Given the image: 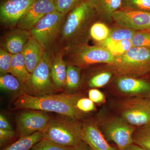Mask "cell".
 <instances>
[{
    "instance_id": "obj_40",
    "label": "cell",
    "mask_w": 150,
    "mask_h": 150,
    "mask_svg": "<svg viewBox=\"0 0 150 150\" xmlns=\"http://www.w3.org/2000/svg\"><path fill=\"white\" fill-rule=\"evenodd\" d=\"M149 100L150 102V99H149Z\"/></svg>"
},
{
    "instance_id": "obj_17",
    "label": "cell",
    "mask_w": 150,
    "mask_h": 150,
    "mask_svg": "<svg viewBox=\"0 0 150 150\" xmlns=\"http://www.w3.org/2000/svg\"><path fill=\"white\" fill-rule=\"evenodd\" d=\"M117 86L120 91L127 94H150V82L143 79L128 76H121L117 80Z\"/></svg>"
},
{
    "instance_id": "obj_7",
    "label": "cell",
    "mask_w": 150,
    "mask_h": 150,
    "mask_svg": "<svg viewBox=\"0 0 150 150\" xmlns=\"http://www.w3.org/2000/svg\"><path fill=\"white\" fill-rule=\"evenodd\" d=\"M51 53L45 51L41 61L18 93L40 96L53 94L58 89L52 81L51 74Z\"/></svg>"
},
{
    "instance_id": "obj_28",
    "label": "cell",
    "mask_w": 150,
    "mask_h": 150,
    "mask_svg": "<svg viewBox=\"0 0 150 150\" xmlns=\"http://www.w3.org/2000/svg\"><path fill=\"white\" fill-rule=\"evenodd\" d=\"M121 8L150 12V0H122Z\"/></svg>"
},
{
    "instance_id": "obj_27",
    "label": "cell",
    "mask_w": 150,
    "mask_h": 150,
    "mask_svg": "<svg viewBox=\"0 0 150 150\" xmlns=\"http://www.w3.org/2000/svg\"><path fill=\"white\" fill-rule=\"evenodd\" d=\"M135 31L125 28L120 27L110 29V32L107 38L113 41L131 40Z\"/></svg>"
},
{
    "instance_id": "obj_23",
    "label": "cell",
    "mask_w": 150,
    "mask_h": 150,
    "mask_svg": "<svg viewBox=\"0 0 150 150\" xmlns=\"http://www.w3.org/2000/svg\"><path fill=\"white\" fill-rule=\"evenodd\" d=\"M67 63V74L65 88L69 91H74L80 86L81 69Z\"/></svg>"
},
{
    "instance_id": "obj_38",
    "label": "cell",
    "mask_w": 150,
    "mask_h": 150,
    "mask_svg": "<svg viewBox=\"0 0 150 150\" xmlns=\"http://www.w3.org/2000/svg\"><path fill=\"white\" fill-rule=\"evenodd\" d=\"M74 150H92L87 144L82 141L78 145L74 148Z\"/></svg>"
},
{
    "instance_id": "obj_35",
    "label": "cell",
    "mask_w": 150,
    "mask_h": 150,
    "mask_svg": "<svg viewBox=\"0 0 150 150\" xmlns=\"http://www.w3.org/2000/svg\"><path fill=\"white\" fill-rule=\"evenodd\" d=\"M89 98L96 103H102L105 100L104 94L98 89L92 88L88 91Z\"/></svg>"
},
{
    "instance_id": "obj_3",
    "label": "cell",
    "mask_w": 150,
    "mask_h": 150,
    "mask_svg": "<svg viewBox=\"0 0 150 150\" xmlns=\"http://www.w3.org/2000/svg\"><path fill=\"white\" fill-rule=\"evenodd\" d=\"M76 120L65 116L50 118L42 131L43 138L56 144L74 148L82 141V125Z\"/></svg>"
},
{
    "instance_id": "obj_9",
    "label": "cell",
    "mask_w": 150,
    "mask_h": 150,
    "mask_svg": "<svg viewBox=\"0 0 150 150\" xmlns=\"http://www.w3.org/2000/svg\"><path fill=\"white\" fill-rule=\"evenodd\" d=\"M27 110L21 112L17 117V126L20 137L43 131L50 119L45 111Z\"/></svg>"
},
{
    "instance_id": "obj_2",
    "label": "cell",
    "mask_w": 150,
    "mask_h": 150,
    "mask_svg": "<svg viewBox=\"0 0 150 150\" xmlns=\"http://www.w3.org/2000/svg\"><path fill=\"white\" fill-rule=\"evenodd\" d=\"M80 98L77 95L70 93L53 94L40 96L23 93L20 95L14 103V109L55 112L77 120L83 116L81 111L76 106Z\"/></svg>"
},
{
    "instance_id": "obj_19",
    "label": "cell",
    "mask_w": 150,
    "mask_h": 150,
    "mask_svg": "<svg viewBox=\"0 0 150 150\" xmlns=\"http://www.w3.org/2000/svg\"><path fill=\"white\" fill-rule=\"evenodd\" d=\"M45 51L32 37L25 46L21 53L25 60L28 71L30 74L40 63Z\"/></svg>"
},
{
    "instance_id": "obj_15",
    "label": "cell",
    "mask_w": 150,
    "mask_h": 150,
    "mask_svg": "<svg viewBox=\"0 0 150 150\" xmlns=\"http://www.w3.org/2000/svg\"><path fill=\"white\" fill-rule=\"evenodd\" d=\"M81 139L92 150H116L108 143L96 123L93 121L82 125Z\"/></svg>"
},
{
    "instance_id": "obj_34",
    "label": "cell",
    "mask_w": 150,
    "mask_h": 150,
    "mask_svg": "<svg viewBox=\"0 0 150 150\" xmlns=\"http://www.w3.org/2000/svg\"><path fill=\"white\" fill-rule=\"evenodd\" d=\"M76 106L79 110L83 112H90L95 109L94 102L89 98H80Z\"/></svg>"
},
{
    "instance_id": "obj_5",
    "label": "cell",
    "mask_w": 150,
    "mask_h": 150,
    "mask_svg": "<svg viewBox=\"0 0 150 150\" xmlns=\"http://www.w3.org/2000/svg\"><path fill=\"white\" fill-rule=\"evenodd\" d=\"M113 64L107 65L115 74L142 76L150 72V48L132 47L122 55L115 56Z\"/></svg>"
},
{
    "instance_id": "obj_32",
    "label": "cell",
    "mask_w": 150,
    "mask_h": 150,
    "mask_svg": "<svg viewBox=\"0 0 150 150\" xmlns=\"http://www.w3.org/2000/svg\"><path fill=\"white\" fill-rule=\"evenodd\" d=\"M74 148L60 146L43 138L30 150H74Z\"/></svg>"
},
{
    "instance_id": "obj_25",
    "label": "cell",
    "mask_w": 150,
    "mask_h": 150,
    "mask_svg": "<svg viewBox=\"0 0 150 150\" xmlns=\"http://www.w3.org/2000/svg\"><path fill=\"white\" fill-rule=\"evenodd\" d=\"M134 143L148 150H150V124L145 125L133 136Z\"/></svg>"
},
{
    "instance_id": "obj_1",
    "label": "cell",
    "mask_w": 150,
    "mask_h": 150,
    "mask_svg": "<svg viewBox=\"0 0 150 150\" xmlns=\"http://www.w3.org/2000/svg\"><path fill=\"white\" fill-rule=\"evenodd\" d=\"M98 18L86 0L67 15L62 25L59 49L88 43L92 25Z\"/></svg>"
},
{
    "instance_id": "obj_10",
    "label": "cell",
    "mask_w": 150,
    "mask_h": 150,
    "mask_svg": "<svg viewBox=\"0 0 150 150\" xmlns=\"http://www.w3.org/2000/svg\"><path fill=\"white\" fill-rule=\"evenodd\" d=\"M112 21L118 26L135 31L150 30V12L120 9L113 14Z\"/></svg>"
},
{
    "instance_id": "obj_13",
    "label": "cell",
    "mask_w": 150,
    "mask_h": 150,
    "mask_svg": "<svg viewBox=\"0 0 150 150\" xmlns=\"http://www.w3.org/2000/svg\"><path fill=\"white\" fill-rule=\"evenodd\" d=\"M55 10L54 0H36L22 17L17 27L30 31L46 15Z\"/></svg>"
},
{
    "instance_id": "obj_14",
    "label": "cell",
    "mask_w": 150,
    "mask_h": 150,
    "mask_svg": "<svg viewBox=\"0 0 150 150\" xmlns=\"http://www.w3.org/2000/svg\"><path fill=\"white\" fill-rule=\"evenodd\" d=\"M31 37L29 30L12 28L2 38L1 48L12 55L21 53Z\"/></svg>"
},
{
    "instance_id": "obj_11",
    "label": "cell",
    "mask_w": 150,
    "mask_h": 150,
    "mask_svg": "<svg viewBox=\"0 0 150 150\" xmlns=\"http://www.w3.org/2000/svg\"><path fill=\"white\" fill-rule=\"evenodd\" d=\"M36 0H1L0 21L5 27L17 26L20 20Z\"/></svg>"
},
{
    "instance_id": "obj_36",
    "label": "cell",
    "mask_w": 150,
    "mask_h": 150,
    "mask_svg": "<svg viewBox=\"0 0 150 150\" xmlns=\"http://www.w3.org/2000/svg\"><path fill=\"white\" fill-rule=\"evenodd\" d=\"M15 132L13 130L0 129V144H4L6 142L10 140L14 136Z\"/></svg>"
},
{
    "instance_id": "obj_37",
    "label": "cell",
    "mask_w": 150,
    "mask_h": 150,
    "mask_svg": "<svg viewBox=\"0 0 150 150\" xmlns=\"http://www.w3.org/2000/svg\"><path fill=\"white\" fill-rule=\"evenodd\" d=\"M0 129L12 130L11 126L6 118L1 114L0 115Z\"/></svg>"
},
{
    "instance_id": "obj_30",
    "label": "cell",
    "mask_w": 150,
    "mask_h": 150,
    "mask_svg": "<svg viewBox=\"0 0 150 150\" xmlns=\"http://www.w3.org/2000/svg\"><path fill=\"white\" fill-rule=\"evenodd\" d=\"M131 41L133 47L150 48V30L135 31Z\"/></svg>"
},
{
    "instance_id": "obj_31",
    "label": "cell",
    "mask_w": 150,
    "mask_h": 150,
    "mask_svg": "<svg viewBox=\"0 0 150 150\" xmlns=\"http://www.w3.org/2000/svg\"><path fill=\"white\" fill-rule=\"evenodd\" d=\"M111 77L112 74L110 72L98 73L90 79L88 82L89 86L92 88L102 87L109 82Z\"/></svg>"
},
{
    "instance_id": "obj_16",
    "label": "cell",
    "mask_w": 150,
    "mask_h": 150,
    "mask_svg": "<svg viewBox=\"0 0 150 150\" xmlns=\"http://www.w3.org/2000/svg\"><path fill=\"white\" fill-rule=\"evenodd\" d=\"M51 53V74L54 85L58 89L65 87L67 63L64 58V50L59 49Z\"/></svg>"
},
{
    "instance_id": "obj_12",
    "label": "cell",
    "mask_w": 150,
    "mask_h": 150,
    "mask_svg": "<svg viewBox=\"0 0 150 150\" xmlns=\"http://www.w3.org/2000/svg\"><path fill=\"white\" fill-rule=\"evenodd\" d=\"M122 118L132 126H144L150 124L149 100L132 99L123 105Z\"/></svg>"
},
{
    "instance_id": "obj_22",
    "label": "cell",
    "mask_w": 150,
    "mask_h": 150,
    "mask_svg": "<svg viewBox=\"0 0 150 150\" xmlns=\"http://www.w3.org/2000/svg\"><path fill=\"white\" fill-rule=\"evenodd\" d=\"M43 139L42 131H38L29 136L21 137L16 142L2 150H30Z\"/></svg>"
},
{
    "instance_id": "obj_39",
    "label": "cell",
    "mask_w": 150,
    "mask_h": 150,
    "mask_svg": "<svg viewBox=\"0 0 150 150\" xmlns=\"http://www.w3.org/2000/svg\"><path fill=\"white\" fill-rule=\"evenodd\" d=\"M124 150H148L144 149V148L140 146L137 144L134 145V144L130 145V146H128Z\"/></svg>"
},
{
    "instance_id": "obj_26",
    "label": "cell",
    "mask_w": 150,
    "mask_h": 150,
    "mask_svg": "<svg viewBox=\"0 0 150 150\" xmlns=\"http://www.w3.org/2000/svg\"><path fill=\"white\" fill-rule=\"evenodd\" d=\"M22 86L17 78L11 74H6L0 77L1 89L9 92H18Z\"/></svg>"
},
{
    "instance_id": "obj_29",
    "label": "cell",
    "mask_w": 150,
    "mask_h": 150,
    "mask_svg": "<svg viewBox=\"0 0 150 150\" xmlns=\"http://www.w3.org/2000/svg\"><path fill=\"white\" fill-rule=\"evenodd\" d=\"M85 0H54L55 9L61 13L68 14Z\"/></svg>"
},
{
    "instance_id": "obj_6",
    "label": "cell",
    "mask_w": 150,
    "mask_h": 150,
    "mask_svg": "<svg viewBox=\"0 0 150 150\" xmlns=\"http://www.w3.org/2000/svg\"><path fill=\"white\" fill-rule=\"evenodd\" d=\"M63 50L65 61L81 69L97 64H112L115 60V56L110 51L96 45L86 43Z\"/></svg>"
},
{
    "instance_id": "obj_33",
    "label": "cell",
    "mask_w": 150,
    "mask_h": 150,
    "mask_svg": "<svg viewBox=\"0 0 150 150\" xmlns=\"http://www.w3.org/2000/svg\"><path fill=\"white\" fill-rule=\"evenodd\" d=\"M12 54L0 48V73L1 76L10 73L11 62Z\"/></svg>"
},
{
    "instance_id": "obj_18",
    "label": "cell",
    "mask_w": 150,
    "mask_h": 150,
    "mask_svg": "<svg viewBox=\"0 0 150 150\" xmlns=\"http://www.w3.org/2000/svg\"><path fill=\"white\" fill-rule=\"evenodd\" d=\"M96 13L99 19L104 22L112 21L115 12L121 8L122 0H86Z\"/></svg>"
},
{
    "instance_id": "obj_8",
    "label": "cell",
    "mask_w": 150,
    "mask_h": 150,
    "mask_svg": "<svg viewBox=\"0 0 150 150\" xmlns=\"http://www.w3.org/2000/svg\"><path fill=\"white\" fill-rule=\"evenodd\" d=\"M133 126L122 118H112L105 124V134L108 139L117 145L119 150H124L134 143L135 128Z\"/></svg>"
},
{
    "instance_id": "obj_24",
    "label": "cell",
    "mask_w": 150,
    "mask_h": 150,
    "mask_svg": "<svg viewBox=\"0 0 150 150\" xmlns=\"http://www.w3.org/2000/svg\"><path fill=\"white\" fill-rule=\"evenodd\" d=\"M110 29L107 25L100 21L94 23L91 28L90 34L91 38L95 41V43L103 41L108 37Z\"/></svg>"
},
{
    "instance_id": "obj_20",
    "label": "cell",
    "mask_w": 150,
    "mask_h": 150,
    "mask_svg": "<svg viewBox=\"0 0 150 150\" xmlns=\"http://www.w3.org/2000/svg\"><path fill=\"white\" fill-rule=\"evenodd\" d=\"M10 74L18 79L22 86L29 79L31 74L28 71L25 60L22 53L12 55Z\"/></svg>"
},
{
    "instance_id": "obj_21",
    "label": "cell",
    "mask_w": 150,
    "mask_h": 150,
    "mask_svg": "<svg viewBox=\"0 0 150 150\" xmlns=\"http://www.w3.org/2000/svg\"><path fill=\"white\" fill-rule=\"evenodd\" d=\"M95 45L107 49L114 56L122 55L133 47L131 40H124L113 41L106 38Z\"/></svg>"
},
{
    "instance_id": "obj_4",
    "label": "cell",
    "mask_w": 150,
    "mask_h": 150,
    "mask_svg": "<svg viewBox=\"0 0 150 150\" xmlns=\"http://www.w3.org/2000/svg\"><path fill=\"white\" fill-rule=\"evenodd\" d=\"M67 15L55 10L46 15L30 31L44 51L53 53L59 50L62 25Z\"/></svg>"
}]
</instances>
